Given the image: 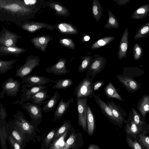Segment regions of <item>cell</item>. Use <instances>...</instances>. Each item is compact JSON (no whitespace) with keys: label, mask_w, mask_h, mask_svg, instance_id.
I'll return each mask as SVG.
<instances>
[{"label":"cell","mask_w":149,"mask_h":149,"mask_svg":"<svg viewBox=\"0 0 149 149\" xmlns=\"http://www.w3.org/2000/svg\"><path fill=\"white\" fill-rule=\"evenodd\" d=\"M0 121L5 120L7 116V114L6 111V109L3 107L2 103H1L0 105Z\"/></svg>","instance_id":"cell-39"},{"label":"cell","mask_w":149,"mask_h":149,"mask_svg":"<svg viewBox=\"0 0 149 149\" xmlns=\"http://www.w3.org/2000/svg\"><path fill=\"white\" fill-rule=\"evenodd\" d=\"M48 89H47L38 92L32 95L29 101L34 104L38 106H40L42 104H45V100L47 98H50V96L47 94Z\"/></svg>","instance_id":"cell-20"},{"label":"cell","mask_w":149,"mask_h":149,"mask_svg":"<svg viewBox=\"0 0 149 149\" xmlns=\"http://www.w3.org/2000/svg\"><path fill=\"white\" fill-rule=\"evenodd\" d=\"M100 61H96L93 63L91 68L93 69H96L100 66Z\"/></svg>","instance_id":"cell-44"},{"label":"cell","mask_w":149,"mask_h":149,"mask_svg":"<svg viewBox=\"0 0 149 149\" xmlns=\"http://www.w3.org/2000/svg\"><path fill=\"white\" fill-rule=\"evenodd\" d=\"M22 84L25 83L23 85L26 87L33 86L44 85L50 82H54V80L42 76L36 75H26L22 78Z\"/></svg>","instance_id":"cell-7"},{"label":"cell","mask_w":149,"mask_h":149,"mask_svg":"<svg viewBox=\"0 0 149 149\" xmlns=\"http://www.w3.org/2000/svg\"><path fill=\"white\" fill-rule=\"evenodd\" d=\"M57 128V127L54 128L48 132L42 141L41 149H50L54 134Z\"/></svg>","instance_id":"cell-29"},{"label":"cell","mask_w":149,"mask_h":149,"mask_svg":"<svg viewBox=\"0 0 149 149\" xmlns=\"http://www.w3.org/2000/svg\"><path fill=\"white\" fill-rule=\"evenodd\" d=\"M8 135L6 131L5 126L0 128V139L2 149H7L6 144V138Z\"/></svg>","instance_id":"cell-36"},{"label":"cell","mask_w":149,"mask_h":149,"mask_svg":"<svg viewBox=\"0 0 149 149\" xmlns=\"http://www.w3.org/2000/svg\"><path fill=\"white\" fill-rule=\"evenodd\" d=\"M149 35V22L141 26L134 36V39L146 38Z\"/></svg>","instance_id":"cell-31"},{"label":"cell","mask_w":149,"mask_h":149,"mask_svg":"<svg viewBox=\"0 0 149 149\" xmlns=\"http://www.w3.org/2000/svg\"><path fill=\"white\" fill-rule=\"evenodd\" d=\"M93 13L94 15H96L98 14L97 7L96 6H94L93 8Z\"/></svg>","instance_id":"cell-49"},{"label":"cell","mask_w":149,"mask_h":149,"mask_svg":"<svg viewBox=\"0 0 149 149\" xmlns=\"http://www.w3.org/2000/svg\"><path fill=\"white\" fill-rule=\"evenodd\" d=\"M88 149H100V147L95 144H91L89 145Z\"/></svg>","instance_id":"cell-45"},{"label":"cell","mask_w":149,"mask_h":149,"mask_svg":"<svg viewBox=\"0 0 149 149\" xmlns=\"http://www.w3.org/2000/svg\"><path fill=\"white\" fill-rule=\"evenodd\" d=\"M41 28V27H39L38 25H29L27 27H25L24 28L28 31L30 32H33L37 30L38 29Z\"/></svg>","instance_id":"cell-40"},{"label":"cell","mask_w":149,"mask_h":149,"mask_svg":"<svg viewBox=\"0 0 149 149\" xmlns=\"http://www.w3.org/2000/svg\"><path fill=\"white\" fill-rule=\"evenodd\" d=\"M72 127L71 123L70 120H65L62 125L58 128L56 131L51 146Z\"/></svg>","instance_id":"cell-27"},{"label":"cell","mask_w":149,"mask_h":149,"mask_svg":"<svg viewBox=\"0 0 149 149\" xmlns=\"http://www.w3.org/2000/svg\"><path fill=\"white\" fill-rule=\"evenodd\" d=\"M24 2L27 5L33 4L35 3L36 0H24Z\"/></svg>","instance_id":"cell-46"},{"label":"cell","mask_w":149,"mask_h":149,"mask_svg":"<svg viewBox=\"0 0 149 149\" xmlns=\"http://www.w3.org/2000/svg\"><path fill=\"white\" fill-rule=\"evenodd\" d=\"M116 20L114 18L112 17H110L109 19V23L112 25H113L115 24Z\"/></svg>","instance_id":"cell-50"},{"label":"cell","mask_w":149,"mask_h":149,"mask_svg":"<svg viewBox=\"0 0 149 149\" xmlns=\"http://www.w3.org/2000/svg\"><path fill=\"white\" fill-rule=\"evenodd\" d=\"M52 40L53 38L50 36L44 35L32 38L31 41L36 49L45 52L46 51L49 42Z\"/></svg>","instance_id":"cell-14"},{"label":"cell","mask_w":149,"mask_h":149,"mask_svg":"<svg viewBox=\"0 0 149 149\" xmlns=\"http://www.w3.org/2000/svg\"><path fill=\"white\" fill-rule=\"evenodd\" d=\"M41 61L37 56L30 55L26 57L25 63L17 70L15 76L22 78L30 74L33 70L38 66Z\"/></svg>","instance_id":"cell-3"},{"label":"cell","mask_w":149,"mask_h":149,"mask_svg":"<svg viewBox=\"0 0 149 149\" xmlns=\"http://www.w3.org/2000/svg\"><path fill=\"white\" fill-rule=\"evenodd\" d=\"M146 130L143 131L139 134V139L138 142L143 149H149V136L145 134Z\"/></svg>","instance_id":"cell-33"},{"label":"cell","mask_w":149,"mask_h":149,"mask_svg":"<svg viewBox=\"0 0 149 149\" xmlns=\"http://www.w3.org/2000/svg\"><path fill=\"white\" fill-rule=\"evenodd\" d=\"M29 88L23 85L22 86V89L20 91L22 92L21 100L19 101L12 103V104H18L19 105L22 103L29 101L30 97L38 92L48 88V87L44 85L33 86Z\"/></svg>","instance_id":"cell-9"},{"label":"cell","mask_w":149,"mask_h":149,"mask_svg":"<svg viewBox=\"0 0 149 149\" xmlns=\"http://www.w3.org/2000/svg\"><path fill=\"white\" fill-rule=\"evenodd\" d=\"M66 61L65 59L61 58L54 65L47 67L45 69L46 72L58 75L65 74L67 70L65 68Z\"/></svg>","instance_id":"cell-17"},{"label":"cell","mask_w":149,"mask_h":149,"mask_svg":"<svg viewBox=\"0 0 149 149\" xmlns=\"http://www.w3.org/2000/svg\"><path fill=\"white\" fill-rule=\"evenodd\" d=\"M107 102L119 125V127L122 128L123 123H125L126 121L125 117L127 116V113L121 107L114 102L112 99L110 102Z\"/></svg>","instance_id":"cell-12"},{"label":"cell","mask_w":149,"mask_h":149,"mask_svg":"<svg viewBox=\"0 0 149 149\" xmlns=\"http://www.w3.org/2000/svg\"><path fill=\"white\" fill-rule=\"evenodd\" d=\"M132 138V137L129 135H127L126 136L127 143L130 148L133 149H143L140 143L137 141L136 139H134V140Z\"/></svg>","instance_id":"cell-35"},{"label":"cell","mask_w":149,"mask_h":149,"mask_svg":"<svg viewBox=\"0 0 149 149\" xmlns=\"http://www.w3.org/2000/svg\"><path fill=\"white\" fill-rule=\"evenodd\" d=\"M148 92H149V88H148Z\"/></svg>","instance_id":"cell-53"},{"label":"cell","mask_w":149,"mask_h":149,"mask_svg":"<svg viewBox=\"0 0 149 149\" xmlns=\"http://www.w3.org/2000/svg\"><path fill=\"white\" fill-rule=\"evenodd\" d=\"M93 97L103 114L110 123L119 127V125L113 115L111 109L108 104L102 100L99 97L95 95Z\"/></svg>","instance_id":"cell-13"},{"label":"cell","mask_w":149,"mask_h":149,"mask_svg":"<svg viewBox=\"0 0 149 149\" xmlns=\"http://www.w3.org/2000/svg\"><path fill=\"white\" fill-rule=\"evenodd\" d=\"M84 144L83 135L81 133H72L62 148L63 149H79Z\"/></svg>","instance_id":"cell-11"},{"label":"cell","mask_w":149,"mask_h":149,"mask_svg":"<svg viewBox=\"0 0 149 149\" xmlns=\"http://www.w3.org/2000/svg\"><path fill=\"white\" fill-rule=\"evenodd\" d=\"M55 84L53 86L52 88L56 89L66 88L70 86L72 82L69 79H64L54 80Z\"/></svg>","instance_id":"cell-32"},{"label":"cell","mask_w":149,"mask_h":149,"mask_svg":"<svg viewBox=\"0 0 149 149\" xmlns=\"http://www.w3.org/2000/svg\"><path fill=\"white\" fill-rule=\"evenodd\" d=\"M59 42L61 45L67 47H71L72 46V41L68 38H60Z\"/></svg>","instance_id":"cell-38"},{"label":"cell","mask_w":149,"mask_h":149,"mask_svg":"<svg viewBox=\"0 0 149 149\" xmlns=\"http://www.w3.org/2000/svg\"><path fill=\"white\" fill-rule=\"evenodd\" d=\"M10 10L12 12H17L20 9V7L19 5L16 4H13L9 6Z\"/></svg>","instance_id":"cell-42"},{"label":"cell","mask_w":149,"mask_h":149,"mask_svg":"<svg viewBox=\"0 0 149 149\" xmlns=\"http://www.w3.org/2000/svg\"><path fill=\"white\" fill-rule=\"evenodd\" d=\"M148 125V129L149 130V123L147 124Z\"/></svg>","instance_id":"cell-52"},{"label":"cell","mask_w":149,"mask_h":149,"mask_svg":"<svg viewBox=\"0 0 149 149\" xmlns=\"http://www.w3.org/2000/svg\"></svg>","instance_id":"cell-55"},{"label":"cell","mask_w":149,"mask_h":149,"mask_svg":"<svg viewBox=\"0 0 149 149\" xmlns=\"http://www.w3.org/2000/svg\"><path fill=\"white\" fill-rule=\"evenodd\" d=\"M86 121L87 133L89 136H91L95 130V119L92 111L88 105L87 107Z\"/></svg>","instance_id":"cell-24"},{"label":"cell","mask_w":149,"mask_h":149,"mask_svg":"<svg viewBox=\"0 0 149 149\" xmlns=\"http://www.w3.org/2000/svg\"><path fill=\"white\" fill-rule=\"evenodd\" d=\"M110 38H107L105 39H101L97 42V47L98 46H103L104 45L107 43H108Z\"/></svg>","instance_id":"cell-41"},{"label":"cell","mask_w":149,"mask_h":149,"mask_svg":"<svg viewBox=\"0 0 149 149\" xmlns=\"http://www.w3.org/2000/svg\"><path fill=\"white\" fill-rule=\"evenodd\" d=\"M17 59H13L9 61L0 60V74H4L12 69L13 64L16 62Z\"/></svg>","instance_id":"cell-30"},{"label":"cell","mask_w":149,"mask_h":149,"mask_svg":"<svg viewBox=\"0 0 149 149\" xmlns=\"http://www.w3.org/2000/svg\"><path fill=\"white\" fill-rule=\"evenodd\" d=\"M131 110L132 111L133 120L138 127L141 133L147 130L148 125L145 122V119L134 108H132Z\"/></svg>","instance_id":"cell-23"},{"label":"cell","mask_w":149,"mask_h":149,"mask_svg":"<svg viewBox=\"0 0 149 149\" xmlns=\"http://www.w3.org/2000/svg\"><path fill=\"white\" fill-rule=\"evenodd\" d=\"M73 97L70 98L66 102L64 101L62 99L60 100L54 113L53 121L60 119L74 102Z\"/></svg>","instance_id":"cell-18"},{"label":"cell","mask_w":149,"mask_h":149,"mask_svg":"<svg viewBox=\"0 0 149 149\" xmlns=\"http://www.w3.org/2000/svg\"><path fill=\"white\" fill-rule=\"evenodd\" d=\"M13 116L15 119L11 120L26 136L28 142L29 140L36 142V139L38 138L36 132H40L37 127L34 126L29 121H27L20 111H18Z\"/></svg>","instance_id":"cell-1"},{"label":"cell","mask_w":149,"mask_h":149,"mask_svg":"<svg viewBox=\"0 0 149 149\" xmlns=\"http://www.w3.org/2000/svg\"><path fill=\"white\" fill-rule=\"evenodd\" d=\"M6 126L8 131L11 133L10 135L22 147V149H24L26 143L28 142L26 136L12 120L9 121Z\"/></svg>","instance_id":"cell-10"},{"label":"cell","mask_w":149,"mask_h":149,"mask_svg":"<svg viewBox=\"0 0 149 149\" xmlns=\"http://www.w3.org/2000/svg\"><path fill=\"white\" fill-rule=\"evenodd\" d=\"M54 7L55 9L58 11H61L62 10V7L56 4Z\"/></svg>","instance_id":"cell-48"},{"label":"cell","mask_w":149,"mask_h":149,"mask_svg":"<svg viewBox=\"0 0 149 149\" xmlns=\"http://www.w3.org/2000/svg\"><path fill=\"white\" fill-rule=\"evenodd\" d=\"M74 94L76 98L87 97L91 99L95 95L91 82L86 80L79 84L74 90Z\"/></svg>","instance_id":"cell-6"},{"label":"cell","mask_w":149,"mask_h":149,"mask_svg":"<svg viewBox=\"0 0 149 149\" xmlns=\"http://www.w3.org/2000/svg\"><path fill=\"white\" fill-rule=\"evenodd\" d=\"M22 36L8 30H4L0 33V46L10 47H17L18 40Z\"/></svg>","instance_id":"cell-8"},{"label":"cell","mask_w":149,"mask_h":149,"mask_svg":"<svg viewBox=\"0 0 149 149\" xmlns=\"http://www.w3.org/2000/svg\"><path fill=\"white\" fill-rule=\"evenodd\" d=\"M137 108L141 115L145 119L146 114H149V95H143L138 102Z\"/></svg>","instance_id":"cell-22"},{"label":"cell","mask_w":149,"mask_h":149,"mask_svg":"<svg viewBox=\"0 0 149 149\" xmlns=\"http://www.w3.org/2000/svg\"><path fill=\"white\" fill-rule=\"evenodd\" d=\"M149 14V4L143 5L134 11L130 18L134 19H143Z\"/></svg>","instance_id":"cell-26"},{"label":"cell","mask_w":149,"mask_h":149,"mask_svg":"<svg viewBox=\"0 0 149 149\" xmlns=\"http://www.w3.org/2000/svg\"><path fill=\"white\" fill-rule=\"evenodd\" d=\"M118 78L125 87L127 91L130 93H134L140 88L141 84L130 77L120 75Z\"/></svg>","instance_id":"cell-15"},{"label":"cell","mask_w":149,"mask_h":149,"mask_svg":"<svg viewBox=\"0 0 149 149\" xmlns=\"http://www.w3.org/2000/svg\"><path fill=\"white\" fill-rule=\"evenodd\" d=\"M60 97V93L56 91L51 98L45 101V104L42 107L43 111L47 113L52 110L56 106Z\"/></svg>","instance_id":"cell-25"},{"label":"cell","mask_w":149,"mask_h":149,"mask_svg":"<svg viewBox=\"0 0 149 149\" xmlns=\"http://www.w3.org/2000/svg\"></svg>","instance_id":"cell-54"},{"label":"cell","mask_w":149,"mask_h":149,"mask_svg":"<svg viewBox=\"0 0 149 149\" xmlns=\"http://www.w3.org/2000/svg\"><path fill=\"white\" fill-rule=\"evenodd\" d=\"M22 108L26 110L31 120L29 121L31 123L36 127H38L42 122V107L35 105L31 102H26L20 104Z\"/></svg>","instance_id":"cell-2"},{"label":"cell","mask_w":149,"mask_h":149,"mask_svg":"<svg viewBox=\"0 0 149 149\" xmlns=\"http://www.w3.org/2000/svg\"><path fill=\"white\" fill-rule=\"evenodd\" d=\"M88 61L86 59L84 60L82 62L81 64V67L83 68H85L88 64Z\"/></svg>","instance_id":"cell-47"},{"label":"cell","mask_w":149,"mask_h":149,"mask_svg":"<svg viewBox=\"0 0 149 149\" xmlns=\"http://www.w3.org/2000/svg\"><path fill=\"white\" fill-rule=\"evenodd\" d=\"M104 91L107 98L116 99L122 102H124V99L118 93L111 83L105 87Z\"/></svg>","instance_id":"cell-28"},{"label":"cell","mask_w":149,"mask_h":149,"mask_svg":"<svg viewBox=\"0 0 149 149\" xmlns=\"http://www.w3.org/2000/svg\"><path fill=\"white\" fill-rule=\"evenodd\" d=\"M125 126V130L127 135L136 139L137 135L141 133L132 118V111L129 113Z\"/></svg>","instance_id":"cell-16"},{"label":"cell","mask_w":149,"mask_h":149,"mask_svg":"<svg viewBox=\"0 0 149 149\" xmlns=\"http://www.w3.org/2000/svg\"><path fill=\"white\" fill-rule=\"evenodd\" d=\"M143 52L142 47L138 43L134 45L133 49V59L138 60L141 59L143 55Z\"/></svg>","instance_id":"cell-34"},{"label":"cell","mask_w":149,"mask_h":149,"mask_svg":"<svg viewBox=\"0 0 149 149\" xmlns=\"http://www.w3.org/2000/svg\"><path fill=\"white\" fill-rule=\"evenodd\" d=\"M76 99L78 125L87 133L86 117L88 98L82 97Z\"/></svg>","instance_id":"cell-4"},{"label":"cell","mask_w":149,"mask_h":149,"mask_svg":"<svg viewBox=\"0 0 149 149\" xmlns=\"http://www.w3.org/2000/svg\"><path fill=\"white\" fill-rule=\"evenodd\" d=\"M9 143L11 149H22V147L10 135L8 137Z\"/></svg>","instance_id":"cell-37"},{"label":"cell","mask_w":149,"mask_h":149,"mask_svg":"<svg viewBox=\"0 0 149 149\" xmlns=\"http://www.w3.org/2000/svg\"><path fill=\"white\" fill-rule=\"evenodd\" d=\"M103 84V82H98L94 85L93 88V89L94 91L97 90Z\"/></svg>","instance_id":"cell-43"},{"label":"cell","mask_w":149,"mask_h":149,"mask_svg":"<svg viewBox=\"0 0 149 149\" xmlns=\"http://www.w3.org/2000/svg\"><path fill=\"white\" fill-rule=\"evenodd\" d=\"M128 29L126 28L122 36L119 47L118 58L121 60L123 58H126L129 43Z\"/></svg>","instance_id":"cell-19"},{"label":"cell","mask_w":149,"mask_h":149,"mask_svg":"<svg viewBox=\"0 0 149 149\" xmlns=\"http://www.w3.org/2000/svg\"><path fill=\"white\" fill-rule=\"evenodd\" d=\"M27 50V49L18 47H6L0 46V57L3 56L13 55L17 57L20 54L25 53Z\"/></svg>","instance_id":"cell-21"},{"label":"cell","mask_w":149,"mask_h":149,"mask_svg":"<svg viewBox=\"0 0 149 149\" xmlns=\"http://www.w3.org/2000/svg\"><path fill=\"white\" fill-rule=\"evenodd\" d=\"M17 79L15 80L11 77L5 81L2 86V91L0 93V96H3L4 94L8 96L15 97L17 96L19 91L21 84Z\"/></svg>","instance_id":"cell-5"},{"label":"cell","mask_w":149,"mask_h":149,"mask_svg":"<svg viewBox=\"0 0 149 149\" xmlns=\"http://www.w3.org/2000/svg\"><path fill=\"white\" fill-rule=\"evenodd\" d=\"M90 39V38L88 36H86L84 37V39L85 41H88Z\"/></svg>","instance_id":"cell-51"}]
</instances>
